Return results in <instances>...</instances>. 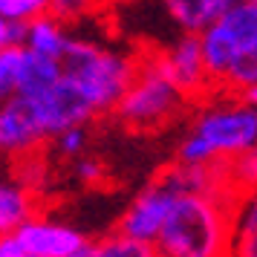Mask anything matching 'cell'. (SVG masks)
Wrapping results in <instances>:
<instances>
[{
	"instance_id": "1",
	"label": "cell",
	"mask_w": 257,
	"mask_h": 257,
	"mask_svg": "<svg viewBox=\"0 0 257 257\" xmlns=\"http://www.w3.org/2000/svg\"><path fill=\"white\" fill-rule=\"evenodd\" d=\"M234 214L225 197H174L156 234L159 257H228Z\"/></svg>"
},
{
	"instance_id": "2",
	"label": "cell",
	"mask_w": 257,
	"mask_h": 257,
	"mask_svg": "<svg viewBox=\"0 0 257 257\" xmlns=\"http://www.w3.org/2000/svg\"><path fill=\"white\" fill-rule=\"evenodd\" d=\"M257 142V110L234 95L231 101L202 107L179 142L176 162L182 165H214L237 153L254 151Z\"/></svg>"
},
{
	"instance_id": "3",
	"label": "cell",
	"mask_w": 257,
	"mask_h": 257,
	"mask_svg": "<svg viewBox=\"0 0 257 257\" xmlns=\"http://www.w3.org/2000/svg\"><path fill=\"white\" fill-rule=\"evenodd\" d=\"M58 64L61 75L81 90L84 98L93 104L95 116L116 110L136 75V58H130L127 52L81 38H72Z\"/></svg>"
},
{
	"instance_id": "4",
	"label": "cell",
	"mask_w": 257,
	"mask_h": 257,
	"mask_svg": "<svg viewBox=\"0 0 257 257\" xmlns=\"http://www.w3.org/2000/svg\"><path fill=\"white\" fill-rule=\"evenodd\" d=\"M199 55L211 87H225L228 72L245 58H257V0L234 3L199 32Z\"/></svg>"
},
{
	"instance_id": "5",
	"label": "cell",
	"mask_w": 257,
	"mask_h": 257,
	"mask_svg": "<svg viewBox=\"0 0 257 257\" xmlns=\"http://www.w3.org/2000/svg\"><path fill=\"white\" fill-rule=\"evenodd\" d=\"M182 104L185 98L162 75L156 52H148L136 61V75L116 104V116L133 130H153L179 116Z\"/></svg>"
},
{
	"instance_id": "6",
	"label": "cell",
	"mask_w": 257,
	"mask_h": 257,
	"mask_svg": "<svg viewBox=\"0 0 257 257\" xmlns=\"http://www.w3.org/2000/svg\"><path fill=\"white\" fill-rule=\"evenodd\" d=\"M159 70L168 81L174 84V90L182 98H199L208 93V75L202 67L199 55V38L197 35H176L162 52H156Z\"/></svg>"
},
{
	"instance_id": "7",
	"label": "cell",
	"mask_w": 257,
	"mask_h": 257,
	"mask_svg": "<svg viewBox=\"0 0 257 257\" xmlns=\"http://www.w3.org/2000/svg\"><path fill=\"white\" fill-rule=\"evenodd\" d=\"M47 130L32 98L15 95L0 104V153L21 159L35 153L41 142H47Z\"/></svg>"
},
{
	"instance_id": "8",
	"label": "cell",
	"mask_w": 257,
	"mask_h": 257,
	"mask_svg": "<svg viewBox=\"0 0 257 257\" xmlns=\"http://www.w3.org/2000/svg\"><path fill=\"white\" fill-rule=\"evenodd\" d=\"M32 101H35L38 113H41V121H44V130H47L49 139L64 133V130H70V127H87L95 118L93 104L64 75L58 78L55 87H49L47 93L32 98Z\"/></svg>"
},
{
	"instance_id": "9",
	"label": "cell",
	"mask_w": 257,
	"mask_h": 257,
	"mask_svg": "<svg viewBox=\"0 0 257 257\" xmlns=\"http://www.w3.org/2000/svg\"><path fill=\"white\" fill-rule=\"evenodd\" d=\"M171 202H174V194L162 182H151L148 188H142L139 194L130 199V205L121 214L116 231L153 245L165 217H168V211H171Z\"/></svg>"
},
{
	"instance_id": "10",
	"label": "cell",
	"mask_w": 257,
	"mask_h": 257,
	"mask_svg": "<svg viewBox=\"0 0 257 257\" xmlns=\"http://www.w3.org/2000/svg\"><path fill=\"white\" fill-rule=\"evenodd\" d=\"M15 237H18V243L24 245L26 257H67L90 240L78 228L64 225V222L44 220L38 214L32 220H26L15 231Z\"/></svg>"
},
{
	"instance_id": "11",
	"label": "cell",
	"mask_w": 257,
	"mask_h": 257,
	"mask_svg": "<svg viewBox=\"0 0 257 257\" xmlns=\"http://www.w3.org/2000/svg\"><path fill=\"white\" fill-rule=\"evenodd\" d=\"M228 6H231L228 0H159L162 15L179 35H199Z\"/></svg>"
},
{
	"instance_id": "12",
	"label": "cell",
	"mask_w": 257,
	"mask_h": 257,
	"mask_svg": "<svg viewBox=\"0 0 257 257\" xmlns=\"http://www.w3.org/2000/svg\"><path fill=\"white\" fill-rule=\"evenodd\" d=\"M72 35L67 32V26L55 21L52 15H41L35 21L26 24V35H24V49L44 55V58L61 61V55L67 52Z\"/></svg>"
},
{
	"instance_id": "13",
	"label": "cell",
	"mask_w": 257,
	"mask_h": 257,
	"mask_svg": "<svg viewBox=\"0 0 257 257\" xmlns=\"http://www.w3.org/2000/svg\"><path fill=\"white\" fill-rule=\"evenodd\" d=\"M61 78V64L44 55H35L24 49V58H21V72H18V95L24 98H38L44 95L49 87H55Z\"/></svg>"
},
{
	"instance_id": "14",
	"label": "cell",
	"mask_w": 257,
	"mask_h": 257,
	"mask_svg": "<svg viewBox=\"0 0 257 257\" xmlns=\"http://www.w3.org/2000/svg\"><path fill=\"white\" fill-rule=\"evenodd\" d=\"M35 214H38V202L32 191H26L18 182H3L0 179V237L15 234Z\"/></svg>"
},
{
	"instance_id": "15",
	"label": "cell",
	"mask_w": 257,
	"mask_h": 257,
	"mask_svg": "<svg viewBox=\"0 0 257 257\" xmlns=\"http://www.w3.org/2000/svg\"><path fill=\"white\" fill-rule=\"evenodd\" d=\"M234 257H257V205L254 197H243V208L231 225V251Z\"/></svg>"
},
{
	"instance_id": "16",
	"label": "cell",
	"mask_w": 257,
	"mask_h": 257,
	"mask_svg": "<svg viewBox=\"0 0 257 257\" xmlns=\"http://www.w3.org/2000/svg\"><path fill=\"white\" fill-rule=\"evenodd\" d=\"M90 257H159L151 243L133 240L121 231H110L90 243Z\"/></svg>"
},
{
	"instance_id": "17",
	"label": "cell",
	"mask_w": 257,
	"mask_h": 257,
	"mask_svg": "<svg viewBox=\"0 0 257 257\" xmlns=\"http://www.w3.org/2000/svg\"><path fill=\"white\" fill-rule=\"evenodd\" d=\"M21 58H24V47H3L0 49V104L18 95Z\"/></svg>"
},
{
	"instance_id": "18",
	"label": "cell",
	"mask_w": 257,
	"mask_h": 257,
	"mask_svg": "<svg viewBox=\"0 0 257 257\" xmlns=\"http://www.w3.org/2000/svg\"><path fill=\"white\" fill-rule=\"evenodd\" d=\"M257 153L254 151H245V153H237L231 159H225V176L234 188L240 191H248L254 185V176H257Z\"/></svg>"
},
{
	"instance_id": "19",
	"label": "cell",
	"mask_w": 257,
	"mask_h": 257,
	"mask_svg": "<svg viewBox=\"0 0 257 257\" xmlns=\"http://www.w3.org/2000/svg\"><path fill=\"white\" fill-rule=\"evenodd\" d=\"M49 0H0V18L12 24H29L47 15Z\"/></svg>"
},
{
	"instance_id": "20",
	"label": "cell",
	"mask_w": 257,
	"mask_h": 257,
	"mask_svg": "<svg viewBox=\"0 0 257 257\" xmlns=\"http://www.w3.org/2000/svg\"><path fill=\"white\" fill-rule=\"evenodd\" d=\"M87 142H90L87 127H70V130H64V133L55 136V151L64 159H78L87 151Z\"/></svg>"
},
{
	"instance_id": "21",
	"label": "cell",
	"mask_w": 257,
	"mask_h": 257,
	"mask_svg": "<svg viewBox=\"0 0 257 257\" xmlns=\"http://www.w3.org/2000/svg\"><path fill=\"white\" fill-rule=\"evenodd\" d=\"M98 0H49V9L47 15H52L55 21H75V18H81L93 9Z\"/></svg>"
},
{
	"instance_id": "22",
	"label": "cell",
	"mask_w": 257,
	"mask_h": 257,
	"mask_svg": "<svg viewBox=\"0 0 257 257\" xmlns=\"http://www.w3.org/2000/svg\"><path fill=\"white\" fill-rule=\"evenodd\" d=\"M75 179L78 182H84V185H98L101 179H104V165L98 162V159H93V156H78L75 159Z\"/></svg>"
},
{
	"instance_id": "23",
	"label": "cell",
	"mask_w": 257,
	"mask_h": 257,
	"mask_svg": "<svg viewBox=\"0 0 257 257\" xmlns=\"http://www.w3.org/2000/svg\"><path fill=\"white\" fill-rule=\"evenodd\" d=\"M26 24H12L0 18V49L3 47H24Z\"/></svg>"
},
{
	"instance_id": "24",
	"label": "cell",
	"mask_w": 257,
	"mask_h": 257,
	"mask_svg": "<svg viewBox=\"0 0 257 257\" xmlns=\"http://www.w3.org/2000/svg\"><path fill=\"white\" fill-rule=\"evenodd\" d=\"M0 257H26L24 245L18 243L15 234H3L0 237Z\"/></svg>"
},
{
	"instance_id": "25",
	"label": "cell",
	"mask_w": 257,
	"mask_h": 257,
	"mask_svg": "<svg viewBox=\"0 0 257 257\" xmlns=\"http://www.w3.org/2000/svg\"><path fill=\"white\" fill-rule=\"evenodd\" d=\"M67 257H90V240H87V243H84L81 248H75L72 254H67Z\"/></svg>"
},
{
	"instance_id": "26",
	"label": "cell",
	"mask_w": 257,
	"mask_h": 257,
	"mask_svg": "<svg viewBox=\"0 0 257 257\" xmlns=\"http://www.w3.org/2000/svg\"><path fill=\"white\" fill-rule=\"evenodd\" d=\"M228 3H231V6H234V3H243V0H228Z\"/></svg>"
}]
</instances>
